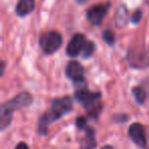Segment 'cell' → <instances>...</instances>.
Masks as SVG:
<instances>
[{
    "label": "cell",
    "instance_id": "9",
    "mask_svg": "<svg viewBox=\"0 0 149 149\" xmlns=\"http://www.w3.org/2000/svg\"><path fill=\"white\" fill-rule=\"evenodd\" d=\"M34 7H35L34 0H19L15 7V13L19 17H25L34 10Z\"/></svg>",
    "mask_w": 149,
    "mask_h": 149
},
{
    "label": "cell",
    "instance_id": "2",
    "mask_svg": "<svg viewBox=\"0 0 149 149\" xmlns=\"http://www.w3.org/2000/svg\"><path fill=\"white\" fill-rule=\"evenodd\" d=\"M33 102V97L28 92H22L17 96L10 99L9 101L5 102L1 106V113H0V120H1V130H4L11 120L13 112L22 107H27L31 105Z\"/></svg>",
    "mask_w": 149,
    "mask_h": 149
},
{
    "label": "cell",
    "instance_id": "15",
    "mask_svg": "<svg viewBox=\"0 0 149 149\" xmlns=\"http://www.w3.org/2000/svg\"><path fill=\"white\" fill-rule=\"evenodd\" d=\"M77 126L79 127L80 129L85 128L86 126V118H83V116H80V118H77Z\"/></svg>",
    "mask_w": 149,
    "mask_h": 149
},
{
    "label": "cell",
    "instance_id": "8",
    "mask_svg": "<svg viewBox=\"0 0 149 149\" xmlns=\"http://www.w3.org/2000/svg\"><path fill=\"white\" fill-rule=\"evenodd\" d=\"M65 74L68 79L74 82H82L84 80V68L82 64L76 60L68 62L65 68Z\"/></svg>",
    "mask_w": 149,
    "mask_h": 149
},
{
    "label": "cell",
    "instance_id": "13",
    "mask_svg": "<svg viewBox=\"0 0 149 149\" xmlns=\"http://www.w3.org/2000/svg\"><path fill=\"white\" fill-rule=\"evenodd\" d=\"M102 38H103L104 42L106 44H108L109 46H112L114 44V41H116V36L112 33L110 30H106V31L103 32V35H102Z\"/></svg>",
    "mask_w": 149,
    "mask_h": 149
},
{
    "label": "cell",
    "instance_id": "7",
    "mask_svg": "<svg viewBox=\"0 0 149 149\" xmlns=\"http://www.w3.org/2000/svg\"><path fill=\"white\" fill-rule=\"evenodd\" d=\"M129 136L133 142L139 147L146 146V135H145L144 127L139 123H134L129 128Z\"/></svg>",
    "mask_w": 149,
    "mask_h": 149
},
{
    "label": "cell",
    "instance_id": "4",
    "mask_svg": "<svg viewBox=\"0 0 149 149\" xmlns=\"http://www.w3.org/2000/svg\"><path fill=\"white\" fill-rule=\"evenodd\" d=\"M109 8V3H102L92 6L87 11V19L93 26H98L103 21Z\"/></svg>",
    "mask_w": 149,
    "mask_h": 149
},
{
    "label": "cell",
    "instance_id": "5",
    "mask_svg": "<svg viewBox=\"0 0 149 149\" xmlns=\"http://www.w3.org/2000/svg\"><path fill=\"white\" fill-rule=\"evenodd\" d=\"M74 97L85 107L90 108L97 104V101L100 98V93H98V92H90L86 89H80L78 91H76Z\"/></svg>",
    "mask_w": 149,
    "mask_h": 149
},
{
    "label": "cell",
    "instance_id": "14",
    "mask_svg": "<svg viewBox=\"0 0 149 149\" xmlns=\"http://www.w3.org/2000/svg\"><path fill=\"white\" fill-rule=\"evenodd\" d=\"M141 15H142L141 10H137L136 13H133L132 17H131V21H132V23L138 24L139 22H140V19H141Z\"/></svg>",
    "mask_w": 149,
    "mask_h": 149
},
{
    "label": "cell",
    "instance_id": "11",
    "mask_svg": "<svg viewBox=\"0 0 149 149\" xmlns=\"http://www.w3.org/2000/svg\"><path fill=\"white\" fill-rule=\"evenodd\" d=\"M133 95H134L136 102L139 104H142L145 101V98H146V93L143 90V88L141 87H135L133 89Z\"/></svg>",
    "mask_w": 149,
    "mask_h": 149
},
{
    "label": "cell",
    "instance_id": "17",
    "mask_svg": "<svg viewBox=\"0 0 149 149\" xmlns=\"http://www.w3.org/2000/svg\"><path fill=\"white\" fill-rule=\"evenodd\" d=\"M78 3H80V4H84V3H86L87 1H89V0H76Z\"/></svg>",
    "mask_w": 149,
    "mask_h": 149
},
{
    "label": "cell",
    "instance_id": "10",
    "mask_svg": "<svg viewBox=\"0 0 149 149\" xmlns=\"http://www.w3.org/2000/svg\"><path fill=\"white\" fill-rule=\"evenodd\" d=\"M96 147L95 132L92 128H87L85 138L82 143V149H93Z\"/></svg>",
    "mask_w": 149,
    "mask_h": 149
},
{
    "label": "cell",
    "instance_id": "1",
    "mask_svg": "<svg viewBox=\"0 0 149 149\" xmlns=\"http://www.w3.org/2000/svg\"><path fill=\"white\" fill-rule=\"evenodd\" d=\"M72 109V98L65 96V97L54 99L52 101L49 110L40 118L39 133L42 135L46 134L48 125L55 122L56 120L63 116L64 114L68 113Z\"/></svg>",
    "mask_w": 149,
    "mask_h": 149
},
{
    "label": "cell",
    "instance_id": "12",
    "mask_svg": "<svg viewBox=\"0 0 149 149\" xmlns=\"http://www.w3.org/2000/svg\"><path fill=\"white\" fill-rule=\"evenodd\" d=\"M94 50H95V45H94L93 42L86 41L83 50H82V55H83L84 58H88L93 54Z\"/></svg>",
    "mask_w": 149,
    "mask_h": 149
},
{
    "label": "cell",
    "instance_id": "16",
    "mask_svg": "<svg viewBox=\"0 0 149 149\" xmlns=\"http://www.w3.org/2000/svg\"><path fill=\"white\" fill-rule=\"evenodd\" d=\"M15 149H30V148H29V146L26 144V143L21 142L19 144H17V146L15 147Z\"/></svg>",
    "mask_w": 149,
    "mask_h": 149
},
{
    "label": "cell",
    "instance_id": "3",
    "mask_svg": "<svg viewBox=\"0 0 149 149\" xmlns=\"http://www.w3.org/2000/svg\"><path fill=\"white\" fill-rule=\"evenodd\" d=\"M62 44V36L56 31H50L40 37V45L45 53L52 54L59 49Z\"/></svg>",
    "mask_w": 149,
    "mask_h": 149
},
{
    "label": "cell",
    "instance_id": "18",
    "mask_svg": "<svg viewBox=\"0 0 149 149\" xmlns=\"http://www.w3.org/2000/svg\"><path fill=\"white\" fill-rule=\"evenodd\" d=\"M101 149H113L111 146H109V145H106V146H103Z\"/></svg>",
    "mask_w": 149,
    "mask_h": 149
},
{
    "label": "cell",
    "instance_id": "6",
    "mask_svg": "<svg viewBox=\"0 0 149 149\" xmlns=\"http://www.w3.org/2000/svg\"><path fill=\"white\" fill-rule=\"evenodd\" d=\"M86 43L85 36L82 34H76L74 37L70 39L66 46V54L70 57H76L80 53H82V50Z\"/></svg>",
    "mask_w": 149,
    "mask_h": 149
}]
</instances>
